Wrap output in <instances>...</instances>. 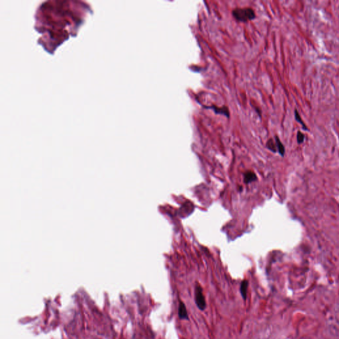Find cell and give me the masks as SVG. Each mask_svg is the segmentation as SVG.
I'll use <instances>...</instances> for the list:
<instances>
[{
    "mask_svg": "<svg viewBox=\"0 0 339 339\" xmlns=\"http://www.w3.org/2000/svg\"><path fill=\"white\" fill-rule=\"evenodd\" d=\"M210 108L213 109L214 110V111L217 114H220V115H226L227 117H228L230 115L229 112H228V110L227 107H215V106H213V107H210Z\"/></svg>",
    "mask_w": 339,
    "mask_h": 339,
    "instance_id": "obj_5",
    "label": "cell"
},
{
    "mask_svg": "<svg viewBox=\"0 0 339 339\" xmlns=\"http://www.w3.org/2000/svg\"><path fill=\"white\" fill-rule=\"evenodd\" d=\"M294 115H295V119H296V121L297 122H299V123H300V124L302 125V126H303V129L305 130H308L307 126L305 125V122H303V120H302V119H301V116H300V115H299V112H298V111H297V110L296 109H295V112H294Z\"/></svg>",
    "mask_w": 339,
    "mask_h": 339,
    "instance_id": "obj_8",
    "label": "cell"
},
{
    "mask_svg": "<svg viewBox=\"0 0 339 339\" xmlns=\"http://www.w3.org/2000/svg\"><path fill=\"white\" fill-rule=\"evenodd\" d=\"M248 288V281L247 280H243L240 286V292L244 301H246L247 298V292Z\"/></svg>",
    "mask_w": 339,
    "mask_h": 339,
    "instance_id": "obj_4",
    "label": "cell"
},
{
    "mask_svg": "<svg viewBox=\"0 0 339 339\" xmlns=\"http://www.w3.org/2000/svg\"><path fill=\"white\" fill-rule=\"evenodd\" d=\"M304 140H305V135L299 130V131L297 132V141L298 144L303 143Z\"/></svg>",
    "mask_w": 339,
    "mask_h": 339,
    "instance_id": "obj_10",
    "label": "cell"
},
{
    "mask_svg": "<svg viewBox=\"0 0 339 339\" xmlns=\"http://www.w3.org/2000/svg\"><path fill=\"white\" fill-rule=\"evenodd\" d=\"M178 314V317L179 318V319L186 320V321L189 320V315H188V313H187L186 305L182 301H179Z\"/></svg>",
    "mask_w": 339,
    "mask_h": 339,
    "instance_id": "obj_3",
    "label": "cell"
},
{
    "mask_svg": "<svg viewBox=\"0 0 339 339\" xmlns=\"http://www.w3.org/2000/svg\"><path fill=\"white\" fill-rule=\"evenodd\" d=\"M275 142L276 145V148H277V150H278V153H280V155H281V156H284L285 154V148L283 144L281 143V142L280 140L278 137L277 136L275 137Z\"/></svg>",
    "mask_w": 339,
    "mask_h": 339,
    "instance_id": "obj_7",
    "label": "cell"
},
{
    "mask_svg": "<svg viewBox=\"0 0 339 339\" xmlns=\"http://www.w3.org/2000/svg\"><path fill=\"white\" fill-rule=\"evenodd\" d=\"M194 296L195 303L197 305L198 308L201 311H204L206 309L207 306L206 300L203 292V289L199 284H197L195 288Z\"/></svg>",
    "mask_w": 339,
    "mask_h": 339,
    "instance_id": "obj_2",
    "label": "cell"
},
{
    "mask_svg": "<svg viewBox=\"0 0 339 339\" xmlns=\"http://www.w3.org/2000/svg\"><path fill=\"white\" fill-rule=\"evenodd\" d=\"M256 179V175L254 172H252V171H247V172L244 174V181L246 183H248L251 182L255 181Z\"/></svg>",
    "mask_w": 339,
    "mask_h": 339,
    "instance_id": "obj_6",
    "label": "cell"
},
{
    "mask_svg": "<svg viewBox=\"0 0 339 339\" xmlns=\"http://www.w3.org/2000/svg\"><path fill=\"white\" fill-rule=\"evenodd\" d=\"M232 15L236 21L246 23L256 18L254 9L250 7L235 8L232 11Z\"/></svg>",
    "mask_w": 339,
    "mask_h": 339,
    "instance_id": "obj_1",
    "label": "cell"
},
{
    "mask_svg": "<svg viewBox=\"0 0 339 339\" xmlns=\"http://www.w3.org/2000/svg\"><path fill=\"white\" fill-rule=\"evenodd\" d=\"M266 146L269 150H270L271 151H272V152H273V153H276L277 151L276 142L273 141V140L272 139V138H270V139H269L267 143H266Z\"/></svg>",
    "mask_w": 339,
    "mask_h": 339,
    "instance_id": "obj_9",
    "label": "cell"
}]
</instances>
